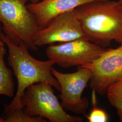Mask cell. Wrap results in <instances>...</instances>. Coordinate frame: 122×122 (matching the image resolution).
Here are the masks:
<instances>
[{"instance_id":"1","label":"cell","mask_w":122,"mask_h":122,"mask_svg":"<svg viewBox=\"0 0 122 122\" xmlns=\"http://www.w3.org/2000/svg\"><path fill=\"white\" fill-rule=\"evenodd\" d=\"M85 37L106 48L122 43V6L116 0H96L75 9Z\"/></svg>"},{"instance_id":"2","label":"cell","mask_w":122,"mask_h":122,"mask_svg":"<svg viewBox=\"0 0 122 122\" xmlns=\"http://www.w3.org/2000/svg\"><path fill=\"white\" fill-rule=\"evenodd\" d=\"M0 38L8 48V65L12 69L17 81L16 92L11 102L5 105L3 115L15 109H23L21 98L26 89L34 84L46 82L60 92V85L51 71L55 64L53 61L35 59L31 55L29 49L24 44H14L4 33H1Z\"/></svg>"},{"instance_id":"3","label":"cell","mask_w":122,"mask_h":122,"mask_svg":"<svg viewBox=\"0 0 122 122\" xmlns=\"http://www.w3.org/2000/svg\"><path fill=\"white\" fill-rule=\"evenodd\" d=\"M26 3L25 0H0V22L4 34L11 41L37 51L35 38L41 28Z\"/></svg>"},{"instance_id":"4","label":"cell","mask_w":122,"mask_h":122,"mask_svg":"<svg viewBox=\"0 0 122 122\" xmlns=\"http://www.w3.org/2000/svg\"><path fill=\"white\" fill-rule=\"evenodd\" d=\"M53 86L46 82L34 84L26 89L21 98L25 112L51 122H81L83 118L67 113L54 94Z\"/></svg>"},{"instance_id":"5","label":"cell","mask_w":122,"mask_h":122,"mask_svg":"<svg viewBox=\"0 0 122 122\" xmlns=\"http://www.w3.org/2000/svg\"><path fill=\"white\" fill-rule=\"evenodd\" d=\"M107 48L89 41L86 38L70 42L52 44L46 49L49 59L61 67L88 65L101 56Z\"/></svg>"},{"instance_id":"6","label":"cell","mask_w":122,"mask_h":122,"mask_svg":"<svg viewBox=\"0 0 122 122\" xmlns=\"http://www.w3.org/2000/svg\"><path fill=\"white\" fill-rule=\"evenodd\" d=\"M51 71L60 86L59 97L63 108L75 114L85 113L89 102L82 95L91 79V70L85 66H79L77 71L72 73H62L53 67Z\"/></svg>"},{"instance_id":"7","label":"cell","mask_w":122,"mask_h":122,"mask_svg":"<svg viewBox=\"0 0 122 122\" xmlns=\"http://www.w3.org/2000/svg\"><path fill=\"white\" fill-rule=\"evenodd\" d=\"M117 48H107L98 59L84 66L92 72L90 86L100 96L122 77V43Z\"/></svg>"},{"instance_id":"8","label":"cell","mask_w":122,"mask_h":122,"mask_svg":"<svg viewBox=\"0 0 122 122\" xmlns=\"http://www.w3.org/2000/svg\"><path fill=\"white\" fill-rule=\"evenodd\" d=\"M86 38L75 10L63 13L53 18L45 27L35 35L37 47L56 43H62Z\"/></svg>"},{"instance_id":"9","label":"cell","mask_w":122,"mask_h":122,"mask_svg":"<svg viewBox=\"0 0 122 122\" xmlns=\"http://www.w3.org/2000/svg\"><path fill=\"white\" fill-rule=\"evenodd\" d=\"M93 0H42L30 3L27 7L42 29L57 16Z\"/></svg>"},{"instance_id":"10","label":"cell","mask_w":122,"mask_h":122,"mask_svg":"<svg viewBox=\"0 0 122 122\" xmlns=\"http://www.w3.org/2000/svg\"><path fill=\"white\" fill-rule=\"evenodd\" d=\"M5 46L0 47V96L12 97L15 93L13 72L6 65L4 57L6 54Z\"/></svg>"},{"instance_id":"11","label":"cell","mask_w":122,"mask_h":122,"mask_svg":"<svg viewBox=\"0 0 122 122\" xmlns=\"http://www.w3.org/2000/svg\"><path fill=\"white\" fill-rule=\"evenodd\" d=\"M106 95L111 105L117 111L122 122V77L108 89Z\"/></svg>"},{"instance_id":"12","label":"cell","mask_w":122,"mask_h":122,"mask_svg":"<svg viewBox=\"0 0 122 122\" xmlns=\"http://www.w3.org/2000/svg\"><path fill=\"white\" fill-rule=\"evenodd\" d=\"M5 122H46L47 119L39 116H31L27 114L23 109L14 110L4 115Z\"/></svg>"},{"instance_id":"13","label":"cell","mask_w":122,"mask_h":122,"mask_svg":"<svg viewBox=\"0 0 122 122\" xmlns=\"http://www.w3.org/2000/svg\"><path fill=\"white\" fill-rule=\"evenodd\" d=\"M92 103L93 108L89 115H85L89 122H107L109 121L108 114L104 109L98 107L97 104L96 92L92 90Z\"/></svg>"},{"instance_id":"14","label":"cell","mask_w":122,"mask_h":122,"mask_svg":"<svg viewBox=\"0 0 122 122\" xmlns=\"http://www.w3.org/2000/svg\"><path fill=\"white\" fill-rule=\"evenodd\" d=\"M2 30V25L1 24V23L0 22V47L4 46L5 44L4 42L2 40V39L0 38V34L2 33L1 31Z\"/></svg>"},{"instance_id":"15","label":"cell","mask_w":122,"mask_h":122,"mask_svg":"<svg viewBox=\"0 0 122 122\" xmlns=\"http://www.w3.org/2000/svg\"><path fill=\"white\" fill-rule=\"evenodd\" d=\"M27 2H29L30 3H36L40 1H41L42 0H25Z\"/></svg>"},{"instance_id":"16","label":"cell","mask_w":122,"mask_h":122,"mask_svg":"<svg viewBox=\"0 0 122 122\" xmlns=\"http://www.w3.org/2000/svg\"><path fill=\"white\" fill-rule=\"evenodd\" d=\"M0 122H5L4 118L0 117Z\"/></svg>"},{"instance_id":"17","label":"cell","mask_w":122,"mask_h":122,"mask_svg":"<svg viewBox=\"0 0 122 122\" xmlns=\"http://www.w3.org/2000/svg\"><path fill=\"white\" fill-rule=\"evenodd\" d=\"M117 0L120 3V4L122 6V0Z\"/></svg>"}]
</instances>
